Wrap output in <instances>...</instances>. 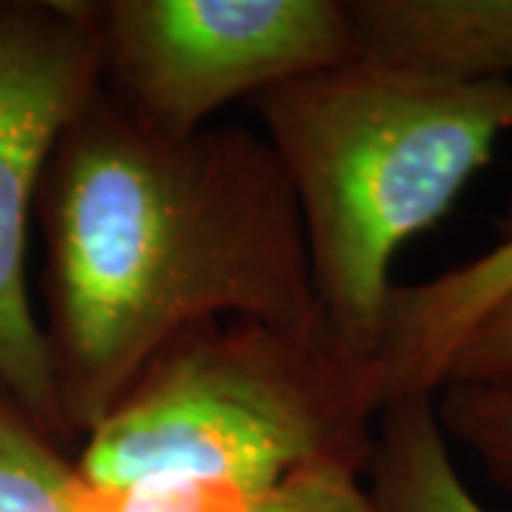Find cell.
Segmentation results:
<instances>
[{"instance_id":"5b68a950","label":"cell","mask_w":512,"mask_h":512,"mask_svg":"<svg viewBox=\"0 0 512 512\" xmlns=\"http://www.w3.org/2000/svg\"><path fill=\"white\" fill-rule=\"evenodd\" d=\"M103 89L92 3L0 0V384L52 439H72L26 288V239L60 134Z\"/></svg>"},{"instance_id":"3957f363","label":"cell","mask_w":512,"mask_h":512,"mask_svg":"<svg viewBox=\"0 0 512 512\" xmlns=\"http://www.w3.org/2000/svg\"><path fill=\"white\" fill-rule=\"evenodd\" d=\"M382 384L328 328L202 322L154 353L86 436L89 487L148 478H220L262 493L296 467L362 470Z\"/></svg>"},{"instance_id":"30bf717a","label":"cell","mask_w":512,"mask_h":512,"mask_svg":"<svg viewBox=\"0 0 512 512\" xmlns=\"http://www.w3.org/2000/svg\"><path fill=\"white\" fill-rule=\"evenodd\" d=\"M436 396L441 430L464 444L487 478L512 495V387L450 382Z\"/></svg>"},{"instance_id":"8992f818","label":"cell","mask_w":512,"mask_h":512,"mask_svg":"<svg viewBox=\"0 0 512 512\" xmlns=\"http://www.w3.org/2000/svg\"><path fill=\"white\" fill-rule=\"evenodd\" d=\"M353 63L453 83H512V0H345Z\"/></svg>"},{"instance_id":"ba28073f","label":"cell","mask_w":512,"mask_h":512,"mask_svg":"<svg viewBox=\"0 0 512 512\" xmlns=\"http://www.w3.org/2000/svg\"><path fill=\"white\" fill-rule=\"evenodd\" d=\"M367 490L376 512H493L458 476L436 396H404L382 407Z\"/></svg>"},{"instance_id":"9c48e42d","label":"cell","mask_w":512,"mask_h":512,"mask_svg":"<svg viewBox=\"0 0 512 512\" xmlns=\"http://www.w3.org/2000/svg\"><path fill=\"white\" fill-rule=\"evenodd\" d=\"M83 478L0 384V512H80Z\"/></svg>"},{"instance_id":"6da1fadb","label":"cell","mask_w":512,"mask_h":512,"mask_svg":"<svg viewBox=\"0 0 512 512\" xmlns=\"http://www.w3.org/2000/svg\"><path fill=\"white\" fill-rule=\"evenodd\" d=\"M43 330L69 436H89L183 330L237 319L325 328L291 183L248 128L163 137L94 94L37 191Z\"/></svg>"},{"instance_id":"8fae6325","label":"cell","mask_w":512,"mask_h":512,"mask_svg":"<svg viewBox=\"0 0 512 512\" xmlns=\"http://www.w3.org/2000/svg\"><path fill=\"white\" fill-rule=\"evenodd\" d=\"M251 495L220 478H148L126 487H89L80 512H248Z\"/></svg>"},{"instance_id":"7c38bea8","label":"cell","mask_w":512,"mask_h":512,"mask_svg":"<svg viewBox=\"0 0 512 512\" xmlns=\"http://www.w3.org/2000/svg\"><path fill=\"white\" fill-rule=\"evenodd\" d=\"M356 476L359 470L348 464H305L251 495L248 512H376Z\"/></svg>"},{"instance_id":"7a4b0ae2","label":"cell","mask_w":512,"mask_h":512,"mask_svg":"<svg viewBox=\"0 0 512 512\" xmlns=\"http://www.w3.org/2000/svg\"><path fill=\"white\" fill-rule=\"evenodd\" d=\"M282 165L328 333L373 362L390 262L439 222L512 131V83L348 63L251 97Z\"/></svg>"},{"instance_id":"52a82bcc","label":"cell","mask_w":512,"mask_h":512,"mask_svg":"<svg viewBox=\"0 0 512 512\" xmlns=\"http://www.w3.org/2000/svg\"><path fill=\"white\" fill-rule=\"evenodd\" d=\"M512 293V237L447 274L393 285L373 365L384 404L436 396L461 342Z\"/></svg>"},{"instance_id":"4fadbf2b","label":"cell","mask_w":512,"mask_h":512,"mask_svg":"<svg viewBox=\"0 0 512 512\" xmlns=\"http://www.w3.org/2000/svg\"><path fill=\"white\" fill-rule=\"evenodd\" d=\"M450 382L512 387V293L461 342L444 376Z\"/></svg>"},{"instance_id":"277c9868","label":"cell","mask_w":512,"mask_h":512,"mask_svg":"<svg viewBox=\"0 0 512 512\" xmlns=\"http://www.w3.org/2000/svg\"><path fill=\"white\" fill-rule=\"evenodd\" d=\"M103 92L163 137L237 97L353 63L345 0H94Z\"/></svg>"}]
</instances>
